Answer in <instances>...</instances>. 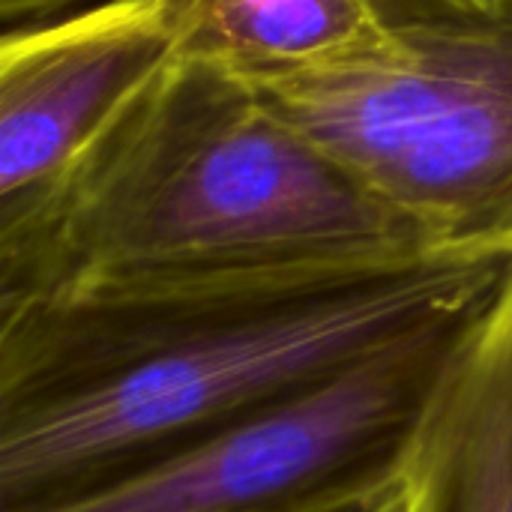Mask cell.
<instances>
[{
    "mask_svg": "<svg viewBox=\"0 0 512 512\" xmlns=\"http://www.w3.org/2000/svg\"><path fill=\"white\" fill-rule=\"evenodd\" d=\"M512 252L0 300V507L72 486L483 309Z\"/></svg>",
    "mask_w": 512,
    "mask_h": 512,
    "instance_id": "cell-1",
    "label": "cell"
},
{
    "mask_svg": "<svg viewBox=\"0 0 512 512\" xmlns=\"http://www.w3.org/2000/svg\"><path fill=\"white\" fill-rule=\"evenodd\" d=\"M432 252L246 81L168 60L0 237V300Z\"/></svg>",
    "mask_w": 512,
    "mask_h": 512,
    "instance_id": "cell-2",
    "label": "cell"
},
{
    "mask_svg": "<svg viewBox=\"0 0 512 512\" xmlns=\"http://www.w3.org/2000/svg\"><path fill=\"white\" fill-rule=\"evenodd\" d=\"M255 90L426 246L512 252V15L390 18L369 51Z\"/></svg>",
    "mask_w": 512,
    "mask_h": 512,
    "instance_id": "cell-3",
    "label": "cell"
},
{
    "mask_svg": "<svg viewBox=\"0 0 512 512\" xmlns=\"http://www.w3.org/2000/svg\"><path fill=\"white\" fill-rule=\"evenodd\" d=\"M474 315L0 512H252L387 465L411 447Z\"/></svg>",
    "mask_w": 512,
    "mask_h": 512,
    "instance_id": "cell-4",
    "label": "cell"
},
{
    "mask_svg": "<svg viewBox=\"0 0 512 512\" xmlns=\"http://www.w3.org/2000/svg\"><path fill=\"white\" fill-rule=\"evenodd\" d=\"M171 60L153 0H99L0 36V237L27 225Z\"/></svg>",
    "mask_w": 512,
    "mask_h": 512,
    "instance_id": "cell-5",
    "label": "cell"
},
{
    "mask_svg": "<svg viewBox=\"0 0 512 512\" xmlns=\"http://www.w3.org/2000/svg\"><path fill=\"white\" fill-rule=\"evenodd\" d=\"M411 456L417 512H512V270L465 327Z\"/></svg>",
    "mask_w": 512,
    "mask_h": 512,
    "instance_id": "cell-6",
    "label": "cell"
},
{
    "mask_svg": "<svg viewBox=\"0 0 512 512\" xmlns=\"http://www.w3.org/2000/svg\"><path fill=\"white\" fill-rule=\"evenodd\" d=\"M171 57L252 87L315 72L378 45V0H153Z\"/></svg>",
    "mask_w": 512,
    "mask_h": 512,
    "instance_id": "cell-7",
    "label": "cell"
},
{
    "mask_svg": "<svg viewBox=\"0 0 512 512\" xmlns=\"http://www.w3.org/2000/svg\"><path fill=\"white\" fill-rule=\"evenodd\" d=\"M414 444V441H411ZM420 486L411 447L372 471L252 512H417Z\"/></svg>",
    "mask_w": 512,
    "mask_h": 512,
    "instance_id": "cell-8",
    "label": "cell"
},
{
    "mask_svg": "<svg viewBox=\"0 0 512 512\" xmlns=\"http://www.w3.org/2000/svg\"><path fill=\"white\" fill-rule=\"evenodd\" d=\"M387 18L429 15H512V0H378Z\"/></svg>",
    "mask_w": 512,
    "mask_h": 512,
    "instance_id": "cell-9",
    "label": "cell"
},
{
    "mask_svg": "<svg viewBox=\"0 0 512 512\" xmlns=\"http://www.w3.org/2000/svg\"><path fill=\"white\" fill-rule=\"evenodd\" d=\"M81 3L84 0H0V21H3V30L24 27V24L66 15Z\"/></svg>",
    "mask_w": 512,
    "mask_h": 512,
    "instance_id": "cell-10",
    "label": "cell"
}]
</instances>
